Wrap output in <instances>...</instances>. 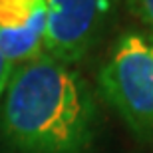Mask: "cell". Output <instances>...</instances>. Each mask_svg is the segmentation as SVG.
<instances>
[{"label": "cell", "mask_w": 153, "mask_h": 153, "mask_svg": "<svg viewBox=\"0 0 153 153\" xmlns=\"http://www.w3.org/2000/svg\"><path fill=\"white\" fill-rule=\"evenodd\" d=\"M115 0H46L42 54L72 66L94 48Z\"/></svg>", "instance_id": "cell-3"}, {"label": "cell", "mask_w": 153, "mask_h": 153, "mask_svg": "<svg viewBox=\"0 0 153 153\" xmlns=\"http://www.w3.org/2000/svg\"><path fill=\"white\" fill-rule=\"evenodd\" d=\"M46 0H0V54L16 68L42 54Z\"/></svg>", "instance_id": "cell-4"}, {"label": "cell", "mask_w": 153, "mask_h": 153, "mask_svg": "<svg viewBox=\"0 0 153 153\" xmlns=\"http://www.w3.org/2000/svg\"><path fill=\"white\" fill-rule=\"evenodd\" d=\"M12 70H14V66L0 54V102H2V96H4V91H6V85H8Z\"/></svg>", "instance_id": "cell-6"}, {"label": "cell", "mask_w": 153, "mask_h": 153, "mask_svg": "<svg viewBox=\"0 0 153 153\" xmlns=\"http://www.w3.org/2000/svg\"><path fill=\"white\" fill-rule=\"evenodd\" d=\"M97 105L72 66L40 54L12 70L0 102V137L16 153H90Z\"/></svg>", "instance_id": "cell-1"}, {"label": "cell", "mask_w": 153, "mask_h": 153, "mask_svg": "<svg viewBox=\"0 0 153 153\" xmlns=\"http://www.w3.org/2000/svg\"><path fill=\"white\" fill-rule=\"evenodd\" d=\"M125 4L153 36V0H125Z\"/></svg>", "instance_id": "cell-5"}, {"label": "cell", "mask_w": 153, "mask_h": 153, "mask_svg": "<svg viewBox=\"0 0 153 153\" xmlns=\"http://www.w3.org/2000/svg\"><path fill=\"white\" fill-rule=\"evenodd\" d=\"M97 88L131 133L151 139L153 36L141 30H127L119 36L97 72Z\"/></svg>", "instance_id": "cell-2"}]
</instances>
